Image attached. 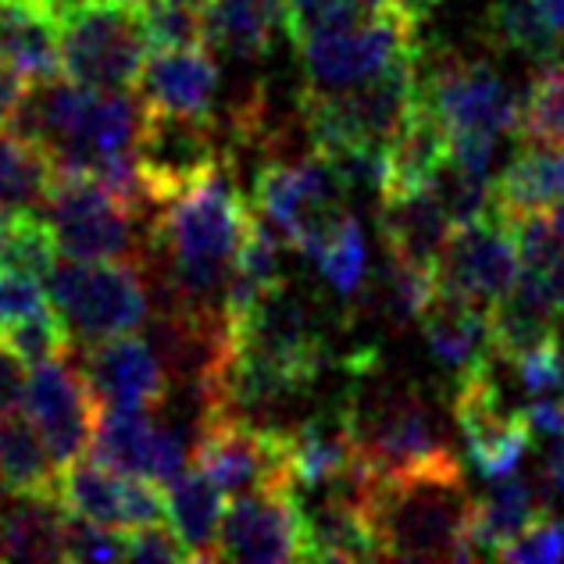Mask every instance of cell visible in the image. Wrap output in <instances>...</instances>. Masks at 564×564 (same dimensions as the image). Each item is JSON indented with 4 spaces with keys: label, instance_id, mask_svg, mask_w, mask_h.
Segmentation results:
<instances>
[{
    "label": "cell",
    "instance_id": "cell-1",
    "mask_svg": "<svg viewBox=\"0 0 564 564\" xmlns=\"http://www.w3.org/2000/svg\"><path fill=\"white\" fill-rule=\"evenodd\" d=\"M247 226L250 204L232 183L229 161H221L204 180L161 204L151 221L143 261L158 258L165 307L221 315V301H226Z\"/></svg>",
    "mask_w": 564,
    "mask_h": 564
},
{
    "label": "cell",
    "instance_id": "cell-2",
    "mask_svg": "<svg viewBox=\"0 0 564 564\" xmlns=\"http://www.w3.org/2000/svg\"><path fill=\"white\" fill-rule=\"evenodd\" d=\"M475 497L462 462L376 479L368 494V522L379 561H471Z\"/></svg>",
    "mask_w": 564,
    "mask_h": 564
},
{
    "label": "cell",
    "instance_id": "cell-3",
    "mask_svg": "<svg viewBox=\"0 0 564 564\" xmlns=\"http://www.w3.org/2000/svg\"><path fill=\"white\" fill-rule=\"evenodd\" d=\"M422 54L339 94H301L304 126L315 151H386L419 100Z\"/></svg>",
    "mask_w": 564,
    "mask_h": 564
},
{
    "label": "cell",
    "instance_id": "cell-4",
    "mask_svg": "<svg viewBox=\"0 0 564 564\" xmlns=\"http://www.w3.org/2000/svg\"><path fill=\"white\" fill-rule=\"evenodd\" d=\"M296 54L304 65V94H339L376 79L404 57L422 54L419 22L393 0H382L358 19L311 33L296 43Z\"/></svg>",
    "mask_w": 564,
    "mask_h": 564
},
{
    "label": "cell",
    "instance_id": "cell-5",
    "mask_svg": "<svg viewBox=\"0 0 564 564\" xmlns=\"http://www.w3.org/2000/svg\"><path fill=\"white\" fill-rule=\"evenodd\" d=\"M350 414L361 462L372 479H393V475L457 462L440 411L411 386L350 393Z\"/></svg>",
    "mask_w": 564,
    "mask_h": 564
},
{
    "label": "cell",
    "instance_id": "cell-6",
    "mask_svg": "<svg viewBox=\"0 0 564 564\" xmlns=\"http://www.w3.org/2000/svg\"><path fill=\"white\" fill-rule=\"evenodd\" d=\"M57 315L83 347L137 333L151 322V290L140 261H83L57 254L43 279Z\"/></svg>",
    "mask_w": 564,
    "mask_h": 564
},
{
    "label": "cell",
    "instance_id": "cell-7",
    "mask_svg": "<svg viewBox=\"0 0 564 564\" xmlns=\"http://www.w3.org/2000/svg\"><path fill=\"white\" fill-rule=\"evenodd\" d=\"M62 72L94 90H132L147 65V33L132 0H54Z\"/></svg>",
    "mask_w": 564,
    "mask_h": 564
},
{
    "label": "cell",
    "instance_id": "cell-8",
    "mask_svg": "<svg viewBox=\"0 0 564 564\" xmlns=\"http://www.w3.org/2000/svg\"><path fill=\"white\" fill-rule=\"evenodd\" d=\"M40 215L51 221L57 254L83 261H143L151 221L126 212L94 175L57 172Z\"/></svg>",
    "mask_w": 564,
    "mask_h": 564
},
{
    "label": "cell",
    "instance_id": "cell-9",
    "mask_svg": "<svg viewBox=\"0 0 564 564\" xmlns=\"http://www.w3.org/2000/svg\"><path fill=\"white\" fill-rule=\"evenodd\" d=\"M419 100L447 126L451 143H497L518 126V100L500 72L454 51L419 72Z\"/></svg>",
    "mask_w": 564,
    "mask_h": 564
},
{
    "label": "cell",
    "instance_id": "cell-10",
    "mask_svg": "<svg viewBox=\"0 0 564 564\" xmlns=\"http://www.w3.org/2000/svg\"><path fill=\"white\" fill-rule=\"evenodd\" d=\"M193 465L212 475L226 497H243L272 482H293L282 429L247 422L226 408H207L197 414Z\"/></svg>",
    "mask_w": 564,
    "mask_h": 564
},
{
    "label": "cell",
    "instance_id": "cell-11",
    "mask_svg": "<svg viewBox=\"0 0 564 564\" xmlns=\"http://www.w3.org/2000/svg\"><path fill=\"white\" fill-rule=\"evenodd\" d=\"M451 408H454V422L465 436L471 465L482 479H500V475L522 465L536 433H532L525 408H514L503 400L494 379V365L468 379H457V393Z\"/></svg>",
    "mask_w": 564,
    "mask_h": 564
},
{
    "label": "cell",
    "instance_id": "cell-12",
    "mask_svg": "<svg viewBox=\"0 0 564 564\" xmlns=\"http://www.w3.org/2000/svg\"><path fill=\"white\" fill-rule=\"evenodd\" d=\"M68 358L72 354L43 361L29 372V390H25V408H22L40 429L57 471L86 457V451H90V443H94L97 411H100L90 382H86L83 365Z\"/></svg>",
    "mask_w": 564,
    "mask_h": 564
},
{
    "label": "cell",
    "instance_id": "cell-13",
    "mask_svg": "<svg viewBox=\"0 0 564 564\" xmlns=\"http://www.w3.org/2000/svg\"><path fill=\"white\" fill-rule=\"evenodd\" d=\"M518 275H522V254L511 221L494 212L468 226H454L440 258V290L494 307L514 290Z\"/></svg>",
    "mask_w": 564,
    "mask_h": 564
},
{
    "label": "cell",
    "instance_id": "cell-14",
    "mask_svg": "<svg viewBox=\"0 0 564 564\" xmlns=\"http://www.w3.org/2000/svg\"><path fill=\"white\" fill-rule=\"evenodd\" d=\"M147 183L154 189L158 207L169 204L207 172L229 161L218 143V129L212 115H161L147 108V126L137 143Z\"/></svg>",
    "mask_w": 564,
    "mask_h": 564
},
{
    "label": "cell",
    "instance_id": "cell-15",
    "mask_svg": "<svg viewBox=\"0 0 564 564\" xmlns=\"http://www.w3.org/2000/svg\"><path fill=\"white\" fill-rule=\"evenodd\" d=\"M218 546L221 561H301V489L272 482L232 497Z\"/></svg>",
    "mask_w": 564,
    "mask_h": 564
},
{
    "label": "cell",
    "instance_id": "cell-16",
    "mask_svg": "<svg viewBox=\"0 0 564 564\" xmlns=\"http://www.w3.org/2000/svg\"><path fill=\"white\" fill-rule=\"evenodd\" d=\"M83 372L97 404L161 408L172 397V379L147 336L122 333L83 347Z\"/></svg>",
    "mask_w": 564,
    "mask_h": 564
},
{
    "label": "cell",
    "instance_id": "cell-17",
    "mask_svg": "<svg viewBox=\"0 0 564 564\" xmlns=\"http://www.w3.org/2000/svg\"><path fill=\"white\" fill-rule=\"evenodd\" d=\"M554 489L546 471L522 475L508 471L500 479H489V489L475 497L471 514V543L479 557H500L503 546H511L525 529H532L543 518H551Z\"/></svg>",
    "mask_w": 564,
    "mask_h": 564
},
{
    "label": "cell",
    "instance_id": "cell-18",
    "mask_svg": "<svg viewBox=\"0 0 564 564\" xmlns=\"http://www.w3.org/2000/svg\"><path fill=\"white\" fill-rule=\"evenodd\" d=\"M425 347L454 379H468L482 368L497 365L494 344V315L486 304H475L462 293L440 290V296L422 315Z\"/></svg>",
    "mask_w": 564,
    "mask_h": 564
},
{
    "label": "cell",
    "instance_id": "cell-19",
    "mask_svg": "<svg viewBox=\"0 0 564 564\" xmlns=\"http://www.w3.org/2000/svg\"><path fill=\"white\" fill-rule=\"evenodd\" d=\"M218 79H221L218 62L207 54V47H180L147 57L137 86L151 111L197 118V115H212Z\"/></svg>",
    "mask_w": 564,
    "mask_h": 564
},
{
    "label": "cell",
    "instance_id": "cell-20",
    "mask_svg": "<svg viewBox=\"0 0 564 564\" xmlns=\"http://www.w3.org/2000/svg\"><path fill=\"white\" fill-rule=\"evenodd\" d=\"M451 232L454 221L433 186L397 193V197H379V236L386 250H390V258L440 269Z\"/></svg>",
    "mask_w": 564,
    "mask_h": 564
},
{
    "label": "cell",
    "instance_id": "cell-21",
    "mask_svg": "<svg viewBox=\"0 0 564 564\" xmlns=\"http://www.w3.org/2000/svg\"><path fill=\"white\" fill-rule=\"evenodd\" d=\"M0 65L29 79L62 72V22L51 0H0Z\"/></svg>",
    "mask_w": 564,
    "mask_h": 564
},
{
    "label": "cell",
    "instance_id": "cell-22",
    "mask_svg": "<svg viewBox=\"0 0 564 564\" xmlns=\"http://www.w3.org/2000/svg\"><path fill=\"white\" fill-rule=\"evenodd\" d=\"M447 158H451L447 126L422 100H414L408 122L400 126L393 143L386 147V172H382L379 197H397V193L433 186L440 169L447 165Z\"/></svg>",
    "mask_w": 564,
    "mask_h": 564
},
{
    "label": "cell",
    "instance_id": "cell-23",
    "mask_svg": "<svg viewBox=\"0 0 564 564\" xmlns=\"http://www.w3.org/2000/svg\"><path fill=\"white\" fill-rule=\"evenodd\" d=\"M286 29V0H204V47L229 62H258Z\"/></svg>",
    "mask_w": 564,
    "mask_h": 564
},
{
    "label": "cell",
    "instance_id": "cell-24",
    "mask_svg": "<svg viewBox=\"0 0 564 564\" xmlns=\"http://www.w3.org/2000/svg\"><path fill=\"white\" fill-rule=\"evenodd\" d=\"M564 204V147H529L514 154L494 180V212L503 221H522L529 215H551Z\"/></svg>",
    "mask_w": 564,
    "mask_h": 564
},
{
    "label": "cell",
    "instance_id": "cell-25",
    "mask_svg": "<svg viewBox=\"0 0 564 564\" xmlns=\"http://www.w3.org/2000/svg\"><path fill=\"white\" fill-rule=\"evenodd\" d=\"M68 514L54 497H14L0 511V561H68Z\"/></svg>",
    "mask_w": 564,
    "mask_h": 564
},
{
    "label": "cell",
    "instance_id": "cell-26",
    "mask_svg": "<svg viewBox=\"0 0 564 564\" xmlns=\"http://www.w3.org/2000/svg\"><path fill=\"white\" fill-rule=\"evenodd\" d=\"M172 529L189 546L193 561H221V522H226V494L197 465L186 468L169 486Z\"/></svg>",
    "mask_w": 564,
    "mask_h": 564
},
{
    "label": "cell",
    "instance_id": "cell-27",
    "mask_svg": "<svg viewBox=\"0 0 564 564\" xmlns=\"http://www.w3.org/2000/svg\"><path fill=\"white\" fill-rule=\"evenodd\" d=\"M158 425H161L158 408L100 404L90 451H94L97 462H104L115 471L143 475V479H151Z\"/></svg>",
    "mask_w": 564,
    "mask_h": 564
},
{
    "label": "cell",
    "instance_id": "cell-28",
    "mask_svg": "<svg viewBox=\"0 0 564 564\" xmlns=\"http://www.w3.org/2000/svg\"><path fill=\"white\" fill-rule=\"evenodd\" d=\"M126 486L129 475L108 468L104 462H79L65 465L57 471V486H54V500L62 503L65 514L72 518H86V522L108 525V529H129L126 518Z\"/></svg>",
    "mask_w": 564,
    "mask_h": 564
},
{
    "label": "cell",
    "instance_id": "cell-29",
    "mask_svg": "<svg viewBox=\"0 0 564 564\" xmlns=\"http://www.w3.org/2000/svg\"><path fill=\"white\" fill-rule=\"evenodd\" d=\"M57 465L40 429L22 411L0 419V494L54 497Z\"/></svg>",
    "mask_w": 564,
    "mask_h": 564
},
{
    "label": "cell",
    "instance_id": "cell-30",
    "mask_svg": "<svg viewBox=\"0 0 564 564\" xmlns=\"http://www.w3.org/2000/svg\"><path fill=\"white\" fill-rule=\"evenodd\" d=\"M57 165L51 151L14 129H0V207L40 212L47 200Z\"/></svg>",
    "mask_w": 564,
    "mask_h": 564
},
{
    "label": "cell",
    "instance_id": "cell-31",
    "mask_svg": "<svg viewBox=\"0 0 564 564\" xmlns=\"http://www.w3.org/2000/svg\"><path fill=\"white\" fill-rule=\"evenodd\" d=\"M486 40L500 51L522 54L529 62L546 65L561 54L564 36L554 33L532 0H494L482 19Z\"/></svg>",
    "mask_w": 564,
    "mask_h": 564
},
{
    "label": "cell",
    "instance_id": "cell-32",
    "mask_svg": "<svg viewBox=\"0 0 564 564\" xmlns=\"http://www.w3.org/2000/svg\"><path fill=\"white\" fill-rule=\"evenodd\" d=\"M518 140L529 147H564V57H554L532 79L518 104Z\"/></svg>",
    "mask_w": 564,
    "mask_h": 564
},
{
    "label": "cell",
    "instance_id": "cell-33",
    "mask_svg": "<svg viewBox=\"0 0 564 564\" xmlns=\"http://www.w3.org/2000/svg\"><path fill=\"white\" fill-rule=\"evenodd\" d=\"M151 51L204 47V0H137Z\"/></svg>",
    "mask_w": 564,
    "mask_h": 564
},
{
    "label": "cell",
    "instance_id": "cell-34",
    "mask_svg": "<svg viewBox=\"0 0 564 564\" xmlns=\"http://www.w3.org/2000/svg\"><path fill=\"white\" fill-rule=\"evenodd\" d=\"M54 261H57V240H54L51 221L40 212H14L8 247H4V264H0V269L47 279Z\"/></svg>",
    "mask_w": 564,
    "mask_h": 564
},
{
    "label": "cell",
    "instance_id": "cell-35",
    "mask_svg": "<svg viewBox=\"0 0 564 564\" xmlns=\"http://www.w3.org/2000/svg\"><path fill=\"white\" fill-rule=\"evenodd\" d=\"M315 264L339 296H358L361 286L368 282V254H365L361 221L354 215H347V221L339 226L333 243L322 250Z\"/></svg>",
    "mask_w": 564,
    "mask_h": 564
},
{
    "label": "cell",
    "instance_id": "cell-36",
    "mask_svg": "<svg viewBox=\"0 0 564 564\" xmlns=\"http://www.w3.org/2000/svg\"><path fill=\"white\" fill-rule=\"evenodd\" d=\"M4 339L22 354L29 368H36L43 361H54V358H65V354H72V329H68V322L57 315L54 304L36 311V315L25 318L22 325H14V329Z\"/></svg>",
    "mask_w": 564,
    "mask_h": 564
},
{
    "label": "cell",
    "instance_id": "cell-37",
    "mask_svg": "<svg viewBox=\"0 0 564 564\" xmlns=\"http://www.w3.org/2000/svg\"><path fill=\"white\" fill-rule=\"evenodd\" d=\"M51 304V293L40 275L0 269V336H8L14 325L33 318L36 311Z\"/></svg>",
    "mask_w": 564,
    "mask_h": 564
},
{
    "label": "cell",
    "instance_id": "cell-38",
    "mask_svg": "<svg viewBox=\"0 0 564 564\" xmlns=\"http://www.w3.org/2000/svg\"><path fill=\"white\" fill-rule=\"evenodd\" d=\"M65 543H68V561H129L126 557V532L86 522V518L68 514Z\"/></svg>",
    "mask_w": 564,
    "mask_h": 564
},
{
    "label": "cell",
    "instance_id": "cell-39",
    "mask_svg": "<svg viewBox=\"0 0 564 564\" xmlns=\"http://www.w3.org/2000/svg\"><path fill=\"white\" fill-rule=\"evenodd\" d=\"M497 561H525V564H554L564 561V522L543 518L532 529H525L511 546H503Z\"/></svg>",
    "mask_w": 564,
    "mask_h": 564
},
{
    "label": "cell",
    "instance_id": "cell-40",
    "mask_svg": "<svg viewBox=\"0 0 564 564\" xmlns=\"http://www.w3.org/2000/svg\"><path fill=\"white\" fill-rule=\"evenodd\" d=\"M126 557H129V561H147V564H161V561H193L189 546L180 540V532L172 529V522L129 529V532H126Z\"/></svg>",
    "mask_w": 564,
    "mask_h": 564
},
{
    "label": "cell",
    "instance_id": "cell-41",
    "mask_svg": "<svg viewBox=\"0 0 564 564\" xmlns=\"http://www.w3.org/2000/svg\"><path fill=\"white\" fill-rule=\"evenodd\" d=\"M29 390V365L4 336H0V419L25 408Z\"/></svg>",
    "mask_w": 564,
    "mask_h": 564
},
{
    "label": "cell",
    "instance_id": "cell-42",
    "mask_svg": "<svg viewBox=\"0 0 564 564\" xmlns=\"http://www.w3.org/2000/svg\"><path fill=\"white\" fill-rule=\"evenodd\" d=\"M29 86H33L29 76H22V72H14L8 65H0V129L14 126V118H19L22 104L29 97Z\"/></svg>",
    "mask_w": 564,
    "mask_h": 564
},
{
    "label": "cell",
    "instance_id": "cell-43",
    "mask_svg": "<svg viewBox=\"0 0 564 564\" xmlns=\"http://www.w3.org/2000/svg\"><path fill=\"white\" fill-rule=\"evenodd\" d=\"M393 4L404 11V14H411L414 22H425L429 14H433L443 4V0H393Z\"/></svg>",
    "mask_w": 564,
    "mask_h": 564
},
{
    "label": "cell",
    "instance_id": "cell-44",
    "mask_svg": "<svg viewBox=\"0 0 564 564\" xmlns=\"http://www.w3.org/2000/svg\"><path fill=\"white\" fill-rule=\"evenodd\" d=\"M532 4L540 8V14H543L546 22H551L554 33L564 36V0H532Z\"/></svg>",
    "mask_w": 564,
    "mask_h": 564
},
{
    "label": "cell",
    "instance_id": "cell-45",
    "mask_svg": "<svg viewBox=\"0 0 564 564\" xmlns=\"http://www.w3.org/2000/svg\"><path fill=\"white\" fill-rule=\"evenodd\" d=\"M11 215L8 207H0V264H4V247H8V232H11Z\"/></svg>",
    "mask_w": 564,
    "mask_h": 564
},
{
    "label": "cell",
    "instance_id": "cell-46",
    "mask_svg": "<svg viewBox=\"0 0 564 564\" xmlns=\"http://www.w3.org/2000/svg\"><path fill=\"white\" fill-rule=\"evenodd\" d=\"M551 221H554V229L561 232V240H564V204L554 207V212H551Z\"/></svg>",
    "mask_w": 564,
    "mask_h": 564
}]
</instances>
